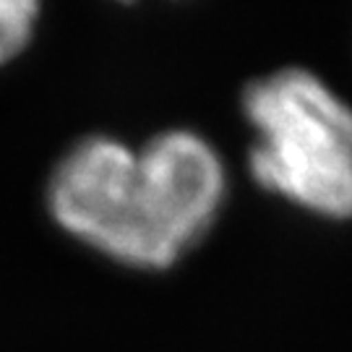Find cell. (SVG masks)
Here are the masks:
<instances>
[{"label": "cell", "instance_id": "6da1fadb", "mask_svg": "<svg viewBox=\"0 0 352 352\" xmlns=\"http://www.w3.org/2000/svg\"><path fill=\"white\" fill-rule=\"evenodd\" d=\"M225 164L193 131H164L139 151L89 136L47 183L52 219L89 248L136 269H167L212 230Z\"/></svg>", "mask_w": 352, "mask_h": 352}, {"label": "cell", "instance_id": "7a4b0ae2", "mask_svg": "<svg viewBox=\"0 0 352 352\" xmlns=\"http://www.w3.org/2000/svg\"><path fill=\"white\" fill-rule=\"evenodd\" d=\"M243 113L256 128L253 180L327 219L352 217V107L305 68L251 81Z\"/></svg>", "mask_w": 352, "mask_h": 352}, {"label": "cell", "instance_id": "3957f363", "mask_svg": "<svg viewBox=\"0 0 352 352\" xmlns=\"http://www.w3.org/2000/svg\"><path fill=\"white\" fill-rule=\"evenodd\" d=\"M42 0H0V65L21 55L32 42Z\"/></svg>", "mask_w": 352, "mask_h": 352}]
</instances>
